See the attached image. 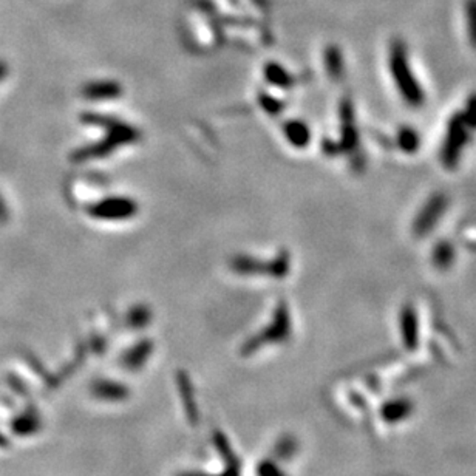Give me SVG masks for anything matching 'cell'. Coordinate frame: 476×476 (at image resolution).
<instances>
[{"label": "cell", "mask_w": 476, "mask_h": 476, "mask_svg": "<svg viewBox=\"0 0 476 476\" xmlns=\"http://www.w3.org/2000/svg\"><path fill=\"white\" fill-rule=\"evenodd\" d=\"M390 70L394 83L398 85L399 93L402 94L407 104L413 107H419L424 102V93L418 80L408 64L407 53L402 43H394L390 53Z\"/></svg>", "instance_id": "6da1fadb"}, {"label": "cell", "mask_w": 476, "mask_h": 476, "mask_svg": "<svg viewBox=\"0 0 476 476\" xmlns=\"http://www.w3.org/2000/svg\"><path fill=\"white\" fill-rule=\"evenodd\" d=\"M468 125L464 119L463 113H456L450 119L447 136H445L444 146H442V162L445 167H455L456 162L461 156V152L468 139L467 133Z\"/></svg>", "instance_id": "7a4b0ae2"}, {"label": "cell", "mask_w": 476, "mask_h": 476, "mask_svg": "<svg viewBox=\"0 0 476 476\" xmlns=\"http://www.w3.org/2000/svg\"><path fill=\"white\" fill-rule=\"evenodd\" d=\"M445 206H447V200H445V197L441 195V193L431 197L414 220V225H413L414 234L422 237L427 232H430V230L436 226V223L440 221V218L442 217Z\"/></svg>", "instance_id": "3957f363"}, {"label": "cell", "mask_w": 476, "mask_h": 476, "mask_svg": "<svg viewBox=\"0 0 476 476\" xmlns=\"http://www.w3.org/2000/svg\"><path fill=\"white\" fill-rule=\"evenodd\" d=\"M214 442L217 445L218 451L221 453V456L225 458L227 464L226 473H223L221 476H240V461L235 456V453L230 447V444L227 441V438L221 433V431H214ZM180 476H207L203 473H184Z\"/></svg>", "instance_id": "277c9868"}, {"label": "cell", "mask_w": 476, "mask_h": 476, "mask_svg": "<svg viewBox=\"0 0 476 476\" xmlns=\"http://www.w3.org/2000/svg\"><path fill=\"white\" fill-rule=\"evenodd\" d=\"M178 386H180L183 405H184L186 414H188V418H189V422L192 424V426H197L200 421V412L197 408L195 399H193L192 382L188 373H184V371H180V373H178Z\"/></svg>", "instance_id": "5b68a950"}, {"label": "cell", "mask_w": 476, "mask_h": 476, "mask_svg": "<svg viewBox=\"0 0 476 476\" xmlns=\"http://www.w3.org/2000/svg\"><path fill=\"white\" fill-rule=\"evenodd\" d=\"M92 393L98 399L118 402V400L127 399L130 391L127 386L115 381H96L92 385Z\"/></svg>", "instance_id": "8992f818"}, {"label": "cell", "mask_w": 476, "mask_h": 476, "mask_svg": "<svg viewBox=\"0 0 476 476\" xmlns=\"http://www.w3.org/2000/svg\"><path fill=\"white\" fill-rule=\"evenodd\" d=\"M42 427V419L39 413L36 412V408H29L25 413H22L18 416L16 419L13 421L11 428L14 433L18 436H31L36 431H39Z\"/></svg>", "instance_id": "52a82bcc"}, {"label": "cell", "mask_w": 476, "mask_h": 476, "mask_svg": "<svg viewBox=\"0 0 476 476\" xmlns=\"http://www.w3.org/2000/svg\"><path fill=\"white\" fill-rule=\"evenodd\" d=\"M400 322H402V334H404V342L407 346H414L416 339H418V318L413 308H405L402 311V317H400Z\"/></svg>", "instance_id": "ba28073f"}, {"label": "cell", "mask_w": 476, "mask_h": 476, "mask_svg": "<svg viewBox=\"0 0 476 476\" xmlns=\"http://www.w3.org/2000/svg\"><path fill=\"white\" fill-rule=\"evenodd\" d=\"M152 353V344H141L139 346H135L130 353L124 356L122 365H125L130 370H138L144 365V362L147 359V356Z\"/></svg>", "instance_id": "9c48e42d"}, {"label": "cell", "mask_w": 476, "mask_h": 476, "mask_svg": "<svg viewBox=\"0 0 476 476\" xmlns=\"http://www.w3.org/2000/svg\"><path fill=\"white\" fill-rule=\"evenodd\" d=\"M453 257H455V252H453L451 244L449 243H440L433 251V263L440 267V270L449 267L453 262Z\"/></svg>", "instance_id": "30bf717a"}, {"label": "cell", "mask_w": 476, "mask_h": 476, "mask_svg": "<svg viewBox=\"0 0 476 476\" xmlns=\"http://www.w3.org/2000/svg\"><path fill=\"white\" fill-rule=\"evenodd\" d=\"M399 147L407 153H414L419 147V135L413 129H402L398 136Z\"/></svg>", "instance_id": "8fae6325"}, {"label": "cell", "mask_w": 476, "mask_h": 476, "mask_svg": "<svg viewBox=\"0 0 476 476\" xmlns=\"http://www.w3.org/2000/svg\"><path fill=\"white\" fill-rule=\"evenodd\" d=\"M295 447H297V444L294 441V438H291V436L281 438L279 444L275 445V456L280 458V459H288L289 456H293V453L295 451Z\"/></svg>", "instance_id": "7c38bea8"}, {"label": "cell", "mask_w": 476, "mask_h": 476, "mask_svg": "<svg viewBox=\"0 0 476 476\" xmlns=\"http://www.w3.org/2000/svg\"><path fill=\"white\" fill-rule=\"evenodd\" d=\"M467 25L470 42L476 47V0H472L467 6Z\"/></svg>", "instance_id": "4fadbf2b"}, {"label": "cell", "mask_w": 476, "mask_h": 476, "mask_svg": "<svg viewBox=\"0 0 476 476\" xmlns=\"http://www.w3.org/2000/svg\"><path fill=\"white\" fill-rule=\"evenodd\" d=\"M257 475L258 476H286L277 465L272 463V461H262V463L257 465Z\"/></svg>", "instance_id": "5bb4252c"}, {"label": "cell", "mask_w": 476, "mask_h": 476, "mask_svg": "<svg viewBox=\"0 0 476 476\" xmlns=\"http://www.w3.org/2000/svg\"><path fill=\"white\" fill-rule=\"evenodd\" d=\"M463 115H464L468 129H476V94L470 96V99H468L465 111Z\"/></svg>", "instance_id": "9a60e30c"}, {"label": "cell", "mask_w": 476, "mask_h": 476, "mask_svg": "<svg viewBox=\"0 0 476 476\" xmlns=\"http://www.w3.org/2000/svg\"><path fill=\"white\" fill-rule=\"evenodd\" d=\"M390 410L391 412H386L385 413V416H386V418H388V419H399V418H402V416L404 414H407V405H404L402 402H398V404H394V405H391L390 407Z\"/></svg>", "instance_id": "2e32d148"}, {"label": "cell", "mask_w": 476, "mask_h": 476, "mask_svg": "<svg viewBox=\"0 0 476 476\" xmlns=\"http://www.w3.org/2000/svg\"><path fill=\"white\" fill-rule=\"evenodd\" d=\"M8 384L11 388L16 391V393H20V394H25L27 393V388H25V385L22 384V381L19 377L16 376H8Z\"/></svg>", "instance_id": "e0dca14e"}, {"label": "cell", "mask_w": 476, "mask_h": 476, "mask_svg": "<svg viewBox=\"0 0 476 476\" xmlns=\"http://www.w3.org/2000/svg\"><path fill=\"white\" fill-rule=\"evenodd\" d=\"M5 447H8V440L0 433V449H5Z\"/></svg>", "instance_id": "ac0fdd59"}]
</instances>
